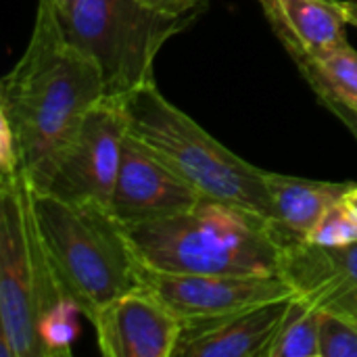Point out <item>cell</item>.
<instances>
[{"label": "cell", "instance_id": "obj_6", "mask_svg": "<svg viewBox=\"0 0 357 357\" xmlns=\"http://www.w3.org/2000/svg\"><path fill=\"white\" fill-rule=\"evenodd\" d=\"M56 13L65 38L96 65L107 98H128L153 82L163 44L197 17L167 15L140 0H67Z\"/></svg>", "mask_w": 357, "mask_h": 357}, {"label": "cell", "instance_id": "obj_5", "mask_svg": "<svg viewBox=\"0 0 357 357\" xmlns=\"http://www.w3.org/2000/svg\"><path fill=\"white\" fill-rule=\"evenodd\" d=\"M128 132L197 192L245 207L268 220V172L247 163L169 102L155 79L126 100Z\"/></svg>", "mask_w": 357, "mask_h": 357}, {"label": "cell", "instance_id": "obj_18", "mask_svg": "<svg viewBox=\"0 0 357 357\" xmlns=\"http://www.w3.org/2000/svg\"><path fill=\"white\" fill-rule=\"evenodd\" d=\"M318 357H357V324L331 312L320 318Z\"/></svg>", "mask_w": 357, "mask_h": 357}, {"label": "cell", "instance_id": "obj_17", "mask_svg": "<svg viewBox=\"0 0 357 357\" xmlns=\"http://www.w3.org/2000/svg\"><path fill=\"white\" fill-rule=\"evenodd\" d=\"M307 243L328 247H343L357 243V218L343 199L324 211V215L312 228Z\"/></svg>", "mask_w": 357, "mask_h": 357}, {"label": "cell", "instance_id": "obj_13", "mask_svg": "<svg viewBox=\"0 0 357 357\" xmlns=\"http://www.w3.org/2000/svg\"><path fill=\"white\" fill-rule=\"evenodd\" d=\"M259 4L291 59L318 56L349 44L343 0H259Z\"/></svg>", "mask_w": 357, "mask_h": 357}, {"label": "cell", "instance_id": "obj_21", "mask_svg": "<svg viewBox=\"0 0 357 357\" xmlns=\"http://www.w3.org/2000/svg\"><path fill=\"white\" fill-rule=\"evenodd\" d=\"M343 201L347 203V207H349V209H351V211L356 213V218H357V184H356V182H354V184H351V188H349V190L345 192Z\"/></svg>", "mask_w": 357, "mask_h": 357}, {"label": "cell", "instance_id": "obj_16", "mask_svg": "<svg viewBox=\"0 0 357 357\" xmlns=\"http://www.w3.org/2000/svg\"><path fill=\"white\" fill-rule=\"evenodd\" d=\"M322 312L301 297H293L270 345L268 357H318Z\"/></svg>", "mask_w": 357, "mask_h": 357}, {"label": "cell", "instance_id": "obj_15", "mask_svg": "<svg viewBox=\"0 0 357 357\" xmlns=\"http://www.w3.org/2000/svg\"><path fill=\"white\" fill-rule=\"evenodd\" d=\"M318 100H341L357 107V50L351 44L318 56L293 59Z\"/></svg>", "mask_w": 357, "mask_h": 357}, {"label": "cell", "instance_id": "obj_7", "mask_svg": "<svg viewBox=\"0 0 357 357\" xmlns=\"http://www.w3.org/2000/svg\"><path fill=\"white\" fill-rule=\"evenodd\" d=\"M126 98L98 100L63 149L29 182L33 192L109 205L128 138Z\"/></svg>", "mask_w": 357, "mask_h": 357}, {"label": "cell", "instance_id": "obj_12", "mask_svg": "<svg viewBox=\"0 0 357 357\" xmlns=\"http://www.w3.org/2000/svg\"><path fill=\"white\" fill-rule=\"evenodd\" d=\"M293 297L220 318L182 322L174 357H268Z\"/></svg>", "mask_w": 357, "mask_h": 357}, {"label": "cell", "instance_id": "obj_9", "mask_svg": "<svg viewBox=\"0 0 357 357\" xmlns=\"http://www.w3.org/2000/svg\"><path fill=\"white\" fill-rule=\"evenodd\" d=\"M201 199V192L128 132L109 201V209L126 228L178 215L195 207Z\"/></svg>", "mask_w": 357, "mask_h": 357}, {"label": "cell", "instance_id": "obj_20", "mask_svg": "<svg viewBox=\"0 0 357 357\" xmlns=\"http://www.w3.org/2000/svg\"><path fill=\"white\" fill-rule=\"evenodd\" d=\"M322 107H326L337 119H341V123H345V128L351 132V136L357 140V107L354 105H347V102H341V100H320Z\"/></svg>", "mask_w": 357, "mask_h": 357}, {"label": "cell", "instance_id": "obj_2", "mask_svg": "<svg viewBox=\"0 0 357 357\" xmlns=\"http://www.w3.org/2000/svg\"><path fill=\"white\" fill-rule=\"evenodd\" d=\"M75 312L40 241L27 178L0 176V357L69 356Z\"/></svg>", "mask_w": 357, "mask_h": 357}, {"label": "cell", "instance_id": "obj_14", "mask_svg": "<svg viewBox=\"0 0 357 357\" xmlns=\"http://www.w3.org/2000/svg\"><path fill=\"white\" fill-rule=\"evenodd\" d=\"M351 184L354 182H322L268 172V226L276 245L284 249L305 243L324 211L341 201Z\"/></svg>", "mask_w": 357, "mask_h": 357}, {"label": "cell", "instance_id": "obj_19", "mask_svg": "<svg viewBox=\"0 0 357 357\" xmlns=\"http://www.w3.org/2000/svg\"><path fill=\"white\" fill-rule=\"evenodd\" d=\"M140 2L167 15L186 17V15H197L203 0H140Z\"/></svg>", "mask_w": 357, "mask_h": 357}, {"label": "cell", "instance_id": "obj_8", "mask_svg": "<svg viewBox=\"0 0 357 357\" xmlns=\"http://www.w3.org/2000/svg\"><path fill=\"white\" fill-rule=\"evenodd\" d=\"M140 287L182 322L220 318L295 295L282 276L176 274L144 264H140Z\"/></svg>", "mask_w": 357, "mask_h": 357}, {"label": "cell", "instance_id": "obj_11", "mask_svg": "<svg viewBox=\"0 0 357 357\" xmlns=\"http://www.w3.org/2000/svg\"><path fill=\"white\" fill-rule=\"evenodd\" d=\"M280 276L320 312L357 324V243L328 247L297 243L280 249Z\"/></svg>", "mask_w": 357, "mask_h": 357}, {"label": "cell", "instance_id": "obj_22", "mask_svg": "<svg viewBox=\"0 0 357 357\" xmlns=\"http://www.w3.org/2000/svg\"><path fill=\"white\" fill-rule=\"evenodd\" d=\"M343 4H345V13H347L349 25L357 27V0H343Z\"/></svg>", "mask_w": 357, "mask_h": 357}, {"label": "cell", "instance_id": "obj_10", "mask_svg": "<svg viewBox=\"0 0 357 357\" xmlns=\"http://www.w3.org/2000/svg\"><path fill=\"white\" fill-rule=\"evenodd\" d=\"M92 326L105 357H174L182 320L140 287L107 303Z\"/></svg>", "mask_w": 357, "mask_h": 357}, {"label": "cell", "instance_id": "obj_3", "mask_svg": "<svg viewBox=\"0 0 357 357\" xmlns=\"http://www.w3.org/2000/svg\"><path fill=\"white\" fill-rule=\"evenodd\" d=\"M31 207L50 268L77 314L92 322L107 303L140 289V259L109 205L31 188Z\"/></svg>", "mask_w": 357, "mask_h": 357}, {"label": "cell", "instance_id": "obj_1", "mask_svg": "<svg viewBox=\"0 0 357 357\" xmlns=\"http://www.w3.org/2000/svg\"><path fill=\"white\" fill-rule=\"evenodd\" d=\"M105 98L96 65L61 27L52 0H38L25 52L0 82V119L17 142L21 174L31 180Z\"/></svg>", "mask_w": 357, "mask_h": 357}, {"label": "cell", "instance_id": "obj_4", "mask_svg": "<svg viewBox=\"0 0 357 357\" xmlns=\"http://www.w3.org/2000/svg\"><path fill=\"white\" fill-rule=\"evenodd\" d=\"M146 268L176 274L280 276V247L255 211L203 197L178 215L128 228Z\"/></svg>", "mask_w": 357, "mask_h": 357}, {"label": "cell", "instance_id": "obj_23", "mask_svg": "<svg viewBox=\"0 0 357 357\" xmlns=\"http://www.w3.org/2000/svg\"><path fill=\"white\" fill-rule=\"evenodd\" d=\"M52 2H54V4H56V6H63V4H65V2H67V0H52Z\"/></svg>", "mask_w": 357, "mask_h": 357}]
</instances>
